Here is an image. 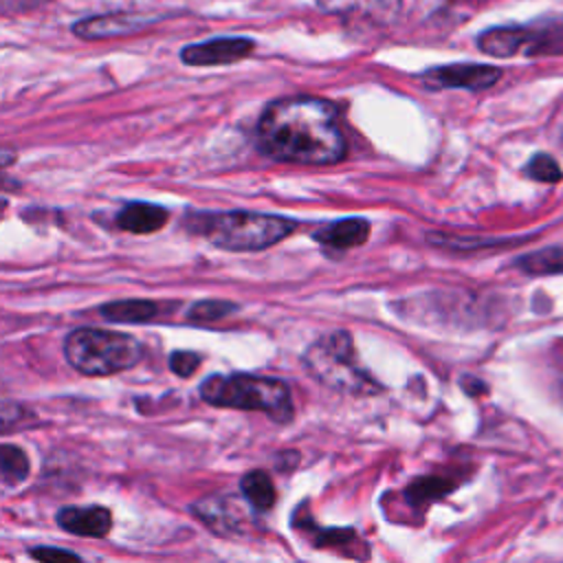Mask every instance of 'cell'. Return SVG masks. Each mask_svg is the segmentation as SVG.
<instances>
[{
    "label": "cell",
    "instance_id": "obj_1",
    "mask_svg": "<svg viewBox=\"0 0 563 563\" xmlns=\"http://www.w3.org/2000/svg\"><path fill=\"white\" fill-rule=\"evenodd\" d=\"M266 156L295 165H334L345 156V136L332 101L321 97H284L271 101L257 123Z\"/></svg>",
    "mask_w": 563,
    "mask_h": 563
},
{
    "label": "cell",
    "instance_id": "obj_2",
    "mask_svg": "<svg viewBox=\"0 0 563 563\" xmlns=\"http://www.w3.org/2000/svg\"><path fill=\"white\" fill-rule=\"evenodd\" d=\"M187 227L224 251H264L297 229L288 218L257 211L194 213L187 216Z\"/></svg>",
    "mask_w": 563,
    "mask_h": 563
},
{
    "label": "cell",
    "instance_id": "obj_3",
    "mask_svg": "<svg viewBox=\"0 0 563 563\" xmlns=\"http://www.w3.org/2000/svg\"><path fill=\"white\" fill-rule=\"evenodd\" d=\"M200 396L216 407L264 411L277 422H288L292 416V398L288 385L271 376L216 374L202 380Z\"/></svg>",
    "mask_w": 563,
    "mask_h": 563
},
{
    "label": "cell",
    "instance_id": "obj_4",
    "mask_svg": "<svg viewBox=\"0 0 563 563\" xmlns=\"http://www.w3.org/2000/svg\"><path fill=\"white\" fill-rule=\"evenodd\" d=\"M66 361L81 374L108 376L139 363L141 343L123 332L77 328L64 341Z\"/></svg>",
    "mask_w": 563,
    "mask_h": 563
},
{
    "label": "cell",
    "instance_id": "obj_5",
    "mask_svg": "<svg viewBox=\"0 0 563 563\" xmlns=\"http://www.w3.org/2000/svg\"><path fill=\"white\" fill-rule=\"evenodd\" d=\"M308 372L330 389L343 394H374L380 385L363 369L347 332L336 330L317 339L303 354Z\"/></svg>",
    "mask_w": 563,
    "mask_h": 563
},
{
    "label": "cell",
    "instance_id": "obj_6",
    "mask_svg": "<svg viewBox=\"0 0 563 563\" xmlns=\"http://www.w3.org/2000/svg\"><path fill=\"white\" fill-rule=\"evenodd\" d=\"M501 70L490 64H449L435 66L420 75V81L429 88H464V90H486L497 84Z\"/></svg>",
    "mask_w": 563,
    "mask_h": 563
},
{
    "label": "cell",
    "instance_id": "obj_7",
    "mask_svg": "<svg viewBox=\"0 0 563 563\" xmlns=\"http://www.w3.org/2000/svg\"><path fill=\"white\" fill-rule=\"evenodd\" d=\"M255 48L253 40L246 37H216L198 44H187L180 51V59L189 66H220L233 64Z\"/></svg>",
    "mask_w": 563,
    "mask_h": 563
},
{
    "label": "cell",
    "instance_id": "obj_8",
    "mask_svg": "<svg viewBox=\"0 0 563 563\" xmlns=\"http://www.w3.org/2000/svg\"><path fill=\"white\" fill-rule=\"evenodd\" d=\"M154 15H141V13H108V15H95L77 22L73 26L75 35L84 40H103L114 35H125L132 31L143 29L147 22H154Z\"/></svg>",
    "mask_w": 563,
    "mask_h": 563
},
{
    "label": "cell",
    "instance_id": "obj_9",
    "mask_svg": "<svg viewBox=\"0 0 563 563\" xmlns=\"http://www.w3.org/2000/svg\"><path fill=\"white\" fill-rule=\"evenodd\" d=\"M537 33L539 31L523 26H495L477 35V46L490 57H512L517 53H528Z\"/></svg>",
    "mask_w": 563,
    "mask_h": 563
},
{
    "label": "cell",
    "instance_id": "obj_10",
    "mask_svg": "<svg viewBox=\"0 0 563 563\" xmlns=\"http://www.w3.org/2000/svg\"><path fill=\"white\" fill-rule=\"evenodd\" d=\"M57 523L70 534L103 537L112 526V515L103 506H66L57 512Z\"/></svg>",
    "mask_w": 563,
    "mask_h": 563
},
{
    "label": "cell",
    "instance_id": "obj_11",
    "mask_svg": "<svg viewBox=\"0 0 563 563\" xmlns=\"http://www.w3.org/2000/svg\"><path fill=\"white\" fill-rule=\"evenodd\" d=\"M369 235V222L365 218H341L336 222L321 224L312 238L332 251H345L358 246Z\"/></svg>",
    "mask_w": 563,
    "mask_h": 563
},
{
    "label": "cell",
    "instance_id": "obj_12",
    "mask_svg": "<svg viewBox=\"0 0 563 563\" xmlns=\"http://www.w3.org/2000/svg\"><path fill=\"white\" fill-rule=\"evenodd\" d=\"M167 209L150 202H128L114 218L117 227L130 233H154L167 222Z\"/></svg>",
    "mask_w": 563,
    "mask_h": 563
},
{
    "label": "cell",
    "instance_id": "obj_13",
    "mask_svg": "<svg viewBox=\"0 0 563 563\" xmlns=\"http://www.w3.org/2000/svg\"><path fill=\"white\" fill-rule=\"evenodd\" d=\"M101 314L117 323H141L158 314V303L150 299H123L101 306Z\"/></svg>",
    "mask_w": 563,
    "mask_h": 563
},
{
    "label": "cell",
    "instance_id": "obj_14",
    "mask_svg": "<svg viewBox=\"0 0 563 563\" xmlns=\"http://www.w3.org/2000/svg\"><path fill=\"white\" fill-rule=\"evenodd\" d=\"M244 497L257 510H268L275 504V484L266 471H251L240 482Z\"/></svg>",
    "mask_w": 563,
    "mask_h": 563
},
{
    "label": "cell",
    "instance_id": "obj_15",
    "mask_svg": "<svg viewBox=\"0 0 563 563\" xmlns=\"http://www.w3.org/2000/svg\"><path fill=\"white\" fill-rule=\"evenodd\" d=\"M526 238H455V235H429V242L451 251H477V249H506L521 244Z\"/></svg>",
    "mask_w": 563,
    "mask_h": 563
},
{
    "label": "cell",
    "instance_id": "obj_16",
    "mask_svg": "<svg viewBox=\"0 0 563 563\" xmlns=\"http://www.w3.org/2000/svg\"><path fill=\"white\" fill-rule=\"evenodd\" d=\"M517 266L528 275H554L563 273V249H541L537 253L517 260Z\"/></svg>",
    "mask_w": 563,
    "mask_h": 563
},
{
    "label": "cell",
    "instance_id": "obj_17",
    "mask_svg": "<svg viewBox=\"0 0 563 563\" xmlns=\"http://www.w3.org/2000/svg\"><path fill=\"white\" fill-rule=\"evenodd\" d=\"M317 4L330 13L369 15V13L391 11L398 4V0H317Z\"/></svg>",
    "mask_w": 563,
    "mask_h": 563
},
{
    "label": "cell",
    "instance_id": "obj_18",
    "mask_svg": "<svg viewBox=\"0 0 563 563\" xmlns=\"http://www.w3.org/2000/svg\"><path fill=\"white\" fill-rule=\"evenodd\" d=\"M0 468H2L4 486H18L29 475V460L22 449H18L13 444H2Z\"/></svg>",
    "mask_w": 563,
    "mask_h": 563
},
{
    "label": "cell",
    "instance_id": "obj_19",
    "mask_svg": "<svg viewBox=\"0 0 563 563\" xmlns=\"http://www.w3.org/2000/svg\"><path fill=\"white\" fill-rule=\"evenodd\" d=\"M526 174L530 178H534L539 183H548V185H554L563 178L559 163L550 154H534L526 165Z\"/></svg>",
    "mask_w": 563,
    "mask_h": 563
},
{
    "label": "cell",
    "instance_id": "obj_20",
    "mask_svg": "<svg viewBox=\"0 0 563 563\" xmlns=\"http://www.w3.org/2000/svg\"><path fill=\"white\" fill-rule=\"evenodd\" d=\"M235 306L229 301H218V299H207V301H198L189 308V319L198 321V323H207V321H218L222 317H227L229 312H233Z\"/></svg>",
    "mask_w": 563,
    "mask_h": 563
},
{
    "label": "cell",
    "instance_id": "obj_21",
    "mask_svg": "<svg viewBox=\"0 0 563 563\" xmlns=\"http://www.w3.org/2000/svg\"><path fill=\"white\" fill-rule=\"evenodd\" d=\"M198 365H200V356L194 354V352H174V354L169 356V367H172V372L178 374V376H183V378L191 376V374L198 369Z\"/></svg>",
    "mask_w": 563,
    "mask_h": 563
},
{
    "label": "cell",
    "instance_id": "obj_22",
    "mask_svg": "<svg viewBox=\"0 0 563 563\" xmlns=\"http://www.w3.org/2000/svg\"><path fill=\"white\" fill-rule=\"evenodd\" d=\"M31 556L37 559L40 563H81L79 556H75L73 552L62 550V548H51V545L31 550Z\"/></svg>",
    "mask_w": 563,
    "mask_h": 563
},
{
    "label": "cell",
    "instance_id": "obj_23",
    "mask_svg": "<svg viewBox=\"0 0 563 563\" xmlns=\"http://www.w3.org/2000/svg\"><path fill=\"white\" fill-rule=\"evenodd\" d=\"M48 0H0V7L4 13H18V11H29Z\"/></svg>",
    "mask_w": 563,
    "mask_h": 563
}]
</instances>
